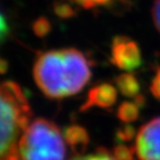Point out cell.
<instances>
[{
  "mask_svg": "<svg viewBox=\"0 0 160 160\" xmlns=\"http://www.w3.org/2000/svg\"><path fill=\"white\" fill-rule=\"evenodd\" d=\"M95 155H96V159L97 160H116L112 157L111 153L109 151H107L105 148L98 149Z\"/></svg>",
  "mask_w": 160,
  "mask_h": 160,
  "instance_id": "d6986e66",
  "label": "cell"
},
{
  "mask_svg": "<svg viewBox=\"0 0 160 160\" xmlns=\"http://www.w3.org/2000/svg\"><path fill=\"white\" fill-rule=\"evenodd\" d=\"M116 160H134L135 151L134 148H130L124 143H119L110 152Z\"/></svg>",
  "mask_w": 160,
  "mask_h": 160,
  "instance_id": "8fae6325",
  "label": "cell"
},
{
  "mask_svg": "<svg viewBox=\"0 0 160 160\" xmlns=\"http://www.w3.org/2000/svg\"><path fill=\"white\" fill-rule=\"evenodd\" d=\"M66 69L68 96L79 92L92 77L88 60L81 51L74 48L62 49Z\"/></svg>",
  "mask_w": 160,
  "mask_h": 160,
  "instance_id": "3957f363",
  "label": "cell"
},
{
  "mask_svg": "<svg viewBox=\"0 0 160 160\" xmlns=\"http://www.w3.org/2000/svg\"><path fill=\"white\" fill-rule=\"evenodd\" d=\"M54 12L59 18L63 19L72 18L76 14L74 8L68 3H56V4H54Z\"/></svg>",
  "mask_w": 160,
  "mask_h": 160,
  "instance_id": "9a60e30c",
  "label": "cell"
},
{
  "mask_svg": "<svg viewBox=\"0 0 160 160\" xmlns=\"http://www.w3.org/2000/svg\"><path fill=\"white\" fill-rule=\"evenodd\" d=\"M118 100V91L112 84L101 83L95 85L88 92L84 104L81 105L80 111L85 112L92 107L107 109L112 107Z\"/></svg>",
  "mask_w": 160,
  "mask_h": 160,
  "instance_id": "8992f818",
  "label": "cell"
},
{
  "mask_svg": "<svg viewBox=\"0 0 160 160\" xmlns=\"http://www.w3.org/2000/svg\"><path fill=\"white\" fill-rule=\"evenodd\" d=\"M133 148L138 160H160V117L139 128Z\"/></svg>",
  "mask_w": 160,
  "mask_h": 160,
  "instance_id": "5b68a950",
  "label": "cell"
},
{
  "mask_svg": "<svg viewBox=\"0 0 160 160\" xmlns=\"http://www.w3.org/2000/svg\"><path fill=\"white\" fill-rule=\"evenodd\" d=\"M33 77L47 98L58 100L68 97L62 50H50L38 54L33 66Z\"/></svg>",
  "mask_w": 160,
  "mask_h": 160,
  "instance_id": "7a4b0ae2",
  "label": "cell"
},
{
  "mask_svg": "<svg viewBox=\"0 0 160 160\" xmlns=\"http://www.w3.org/2000/svg\"><path fill=\"white\" fill-rule=\"evenodd\" d=\"M9 32H11V28H9L8 22L5 16L0 12V44H2L6 40Z\"/></svg>",
  "mask_w": 160,
  "mask_h": 160,
  "instance_id": "e0dca14e",
  "label": "cell"
},
{
  "mask_svg": "<svg viewBox=\"0 0 160 160\" xmlns=\"http://www.w3.org/2000/svg\"><path fill=\"white\" fill-rule=\"evenodd\" d=\"M134 136H136V130L131 125H124L116 133V138L120 143L130 142Z\"/></svg>",
  "mask_w": 160,
  "mask_h": 160,
  "instance_id": "4fadbf2b",
  "label": "cell"
},
{
  "mask_svg": "<svg viewBox=\"0 0 160 160\" xmlns=\"http://www.w3.org/2000/svg\"><path fill=\"white\" fill-rule=\"evenodd\" d=\"M118 91L125 97L136 98L139 95L140 84L136 76L130 72L123 73L114 79Z\"/></svg>",
  "mask_w": 160,
  "mask_h": 160,
  "instance_id": "9c48e42d",
  "label": "cell"
},
{
  "mask_svg": "<svg viewBox=\"0 0 160 160\" xmlns=\"http://www.w3.org/2000/svg\"><path fill=\"white\" fill-rule=\"evenodd\" d=\"M110 60L117 68L131 72L142 63V51L138 44L126 36H117L111 42Z\"/></svg>",
  "mask_w": 160,
  "mask_h": 160,
  "instance_id": "277c9868",
  "label": "cell"
},
{
  "mask_svg": "<svg viewBox=\"0 0 160 160\" xmlns=\"http://www.w3.org/2000/svg\"><path fill=\"white\" fill-rule=\"evenodd\" d=\"M65 138L53 122L37 119L21 134L18 149L20 160H65Z\"/></svg>",
  "mask_w": 160,
  "mask_h": 160,
  "instance_id": "6da1fadb",
  "label": "cell"
},
{
  "mask_svg": "<svg viewBox=\"0 0 160 160\" xmlns=\"http://www.w3.org/2000/svg\"><path fill=\"white\" fill-rule=\"evenodd\" d=\"M142 106L134 100V102L125 101L123 102L117 110V117L123 123H131L138 119L139 111L142 109Z\"/></svg>",
  "mask_w": 160,
  "mask_h": 160,
  "instance_id": "30bf717a",
  "label": "cell"
},
{
  "mask_svg": "<svg viewBox=\"0 0 160 160\" xmlns=\"http://www.w3.org/2000/svg\"><path fill=\"white\" fill-rule=\"evenodd\" d=\"M63 138L75 155L81 156L89 143V135L85 128L79 125H70L63 130Z\"/></svg>",
  "mask_w": 160,
  "mask_h": 160,
  "instance_id": "ba28073f",
  "label": "cell"
},
{
  "mask_svg": "<svg viewBox=\"0 0 160 160\" xmlns=\"http://www.w3.org/2000/svg\"><path fill=\"white\" fill-rule=\"evenodd\" d=\"M32 30L37 37H39V38L46 37L51 31L50 21L45 17L38 18L32 24Z\"/></svg>",
  "mask_w": 160,
  "mask_h": 160,
  "instance_id": "7c38bea8",
  "label": "cell"
},
{
  "mask_svg": "<svg viewBox=\"0 0 160 160\" xmlns=\"http://www.w3.org/2000/svg\"><path fill=\"white\" fill-rule=\"evenodd\" d=\"M152 19L156 29L160 33V0H155L152 8Z\"/></svg>",
  "mask_w": 160,
  "mask_h": 160,
  "instance_id": "ac0fdd59",
  "label": "cell"
},
{
  "mask_svg": "<svg viewBox=\"0 0 160 160\" xmlns=\"http://www.w3.org/2000/svg\"><path fill=\"white\" fill-rule=\"evenodd\" d=\"M150 92L153 97L160 101V68L157 69L155 75L153 76L151 85H150Z\"/></svg>",
  "mask_w": 160,
  "mask_h": 160,
  "instance_id": "2e32d148",
  "label": "cell"
},
{
  "mask_svg": "<svg viewBox=\"0 0 160 160\" xmlns=\"http://www.w3.org/2000/svg\"><path fill=\"white\" fill-rule=\"evenodd\" d=\"M8 60H5L4 58H2L0 56V74H4L8 72Z\"/></svg>",
  "mask_w": 160,
  "mask_h": 160,
  "instance_id": "ffe728a7",
  "label": "cell"
},
{
  "mask_svg": "<svg viewBox=\"0 0 160 160\" xmlns=\"http://www.w3.org/2000/svg\"><path fill=\"white\" fill-rule=\"evenodd\" d=\"M19 121H0V160H4L12 150L17 148V139L26 129Z\"/></svg>",
  "mask_w": 160,
  "mask_h": 160,
  "instance_id": "52a82bcc",
  "label": "cell"
},
{
  "mask_svg": "<svg viewBox=\"0 0 160 160\" xmlns=\"http://www.w3.org/2000/svg\"><path fill=\"white\" fill-rule=\"evenodd\" d=\"M85 9H95L101 6H109L113 4L116 0H72Z\"/></svg>",
  "mask_w": 160,
  "mask_h": 160,
  "instance_id": "5bb4252c",
  "label": "cell"
}]
</instances>
